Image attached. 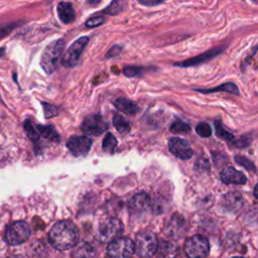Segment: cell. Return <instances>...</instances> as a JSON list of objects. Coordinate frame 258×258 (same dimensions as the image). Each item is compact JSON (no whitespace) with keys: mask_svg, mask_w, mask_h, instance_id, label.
I'll list each match as a JSON object with an SVG mask.
<instances>
[{"mask_svg":"<svg viewBox=\"0 0 258 258\" xmlns=\"http://www.w3.org/2000/svg\"><path fill=\"white\" fill-rule=\"evenodd\" d=\"M43 106V111H44V117L45 118H51L56 116L58 113L57 108L54 105L51 104H47V103H42Z\"/></svg>","mask_w":258,"mask_h":258,"instance_id":"30","label":"cell"},{"mask_svg":"<svg viewBox=\"0 0 258 258\" xmlns=\"http://www.w3.org/2000/svg\"><path fill=\"white\" fill-rule=\"evenodd\" d=\"M81 128L89 135L98 136L107 130L108 124L100 114H91L84 119Z\"/></svg>","mask_w":258,"mask_h":258,"instance_id":"9","label":"cell"},{"mask_svg":"<svg viewBox=\"0 0 258 258\" xmlns=\"http://www.w3.org/2000/svg\"><path fill=\"white\" fill-rule=\"evenodd\" d=\"M141 4H143V5H146V6H152V5H157V4H160V3H162L161 1H154V2H144V1H142V2H140Z\"/></svg>","mask_w":258,"mask_h":258,"instance_id":"35","label":"cell"},{"mask_svg":"<svg viewBox=\"0 0 258 258\" xmlns=\"http://www.w3.org/2000/svg\"><path fill=\"white\" fill-rule=\"evenodd\" d=\"M221 180L226 184H244L247 181L246 176L234 167H226L222 170Z\"/></svg>","mask_w":258,"mask_h":258,"instance_id":"14","label":"cell"},{"mask_svg":"<svg viewBox=\"0 0 258 258\" xmlns=\"http://www.w3.org/2000/svg\"><path fill=\"white\" fill-rule=\"evenodd\" d=\"M135 251V245L130 238H118L109 243L107 254L110 258H130Z\"/></svg>","mask_w":258,"mask_h":258,"instance_id":"7","label":"cell"},{"mask_svg":"<svg viewBox=\"0 0 258 258\" xmlns=\"http://www.w3.org/2000/svg\"><path fill=\"white\" fill-rule=\"evenodd\" d=\"M79 230L70 221H59L54 224L49 233L48 241L56 250H68L76 246L79 241Z\"/></svg>","mask_w":258,"mask_h":258,"instance_id":"1","label":"cell"},{"mask_svg":"<svg viewBox=\"0 0 258 258\" xmlns=\"http://www.w3.org/2000/svg\"><path fill=\"white\" fill-rule=\"evenodd\" d=\"M113 125L120 133H127L130 130V124L120 114H115L113 117Z\"/></svg>","mask_w":258,"mask_h":258,"instance_id":"20","label":"cell"},{"mask_svg":"<svg viewBox=\"0 0 258 258\" xmlns=\"http://www.w3.org/2000/svg\"><path fill=\"white\" fill-rule=\"evenodd\" d=\"M169 151L179 159H189L192 156V149L189 143L178 137H171L168 140Z\"/></svg>","mask_w":258,"mask_h":258,"instance_id":"11","label":"cell"},{"mask_svg":"<svg viewBox=\"0 0 258 258\" xmlns=\"http://www.w3.org/2000/svg\"><path fill=\"white\" fill-rule=\"evenodd\" d=\"M183 250L188 258H205L210 252V244L204 236L195 235L185 241Z\"/></svg>","mask_w":258,"mask_h":258,"instance_id":"5","label":"cell"},{"mask_svg":"<svg viewBox=\"0 0 258 258\" xmlns=\"http://www.w3.org/2000/svg\"><path fill=\"white\" fill-rule=\"evenodd\" d=\"M215 128H216V135H217L219 138H221V139H223V140H226V141H228V142L234 140V136H233L230 132H228V131L222 126V124H221L220 122H218V121L215 122Z\"/></svg>","mask_w":258,"mask_h":258,"instance_id":"24","label":"cell"},{"mask_svg":"<svg viewBox=\"0 0 258 258\" xmlns=\"http://www.w3.org/2000/svg\"><path fill=\"white\" fill-rule=\"evenodd\" d=\"M130 213L133 217L140 218L148 213L150 209V198L146 192L136 194L129 203Z\"/></svg>","mask_w":258,"mask_h":258,"instance_id":"10","label":"cell"},{"mask_svg":"<svg viewBox=\"0 0 258 258\" xmlns=\"http://www.w3.org/2000/svg\"><path fill=\"white\" fill-rule=\"evenodd\" d=\"M88 40H89V37L87 36L80 37L68 48V50L64 52L63 56L61 57V63L66 68H73L78 63L80 59V55L84 47L88 43Z\"/></svg>","mask_w":258,"mask_h":258,"instance_id":"8","label":"cell"},{"mask_svg":"<svg viewBox=\"0 0 258 258\" xmlns=\"http://www.w3.org/2000/svg\"><path fill=\"white\" fill-rule=\"evenodd\" d=\"M222 208L228 213H237L244 205L242 196L239 192H228L222 198Z\"/></svg>","mask_w":258,"mask_h":258,"instance_id":"13","label":"cell"},{"mask_svg":"<svg viewBox=\"0 0 258 258\" xmlns=\"http://www.w3.org/2000/svg\"><path fill=\"white\" fill-rule=\"evenodd\" d=\"M196 131L201 137H204V138L210 137L212 135V129H211L210 125L205 122L198 124L196 127Z\"/></svg>","mask_w":258,"mask_h":258,"instance_id":"27","label":"cell"},{"mask_svg":"<svg viewBox=\"0 0 258 258\" xmlns=\"http://www.w3.org/2000/svg\"><path fill=\"white\" fill-rule=\"evenodd\" d=\"M183 224H184V220L181 216H179V215L172 216V218L168 224V228H167L170 235H175L176 232L180 231L183 227Z\"/></svg>","mask_w":258,"mask_h":258,"instance_id":"21","label":"cell"},{"mask_svg":"<svg viewBox=\"0 0 258 258\" xmlns=\"http://www.w3.org/2000/svg\"><path fill=\"white\" fill-rule=\"evenodd\" d=\"M235 161H236L239 165L245 167L246 169L252 170V171L254 170V171H255V165L253 164V162H252L250 159H248V158H246V157H244V156H241V155H236V156H235Z\"/></svg>","mask_w":258,"mask_h":258,"instance_id":"28","label":"cell"},{"mask_svg":"<svg viewBox=\"0 0 258 258\" xmlns=\"http://www.w3.org/2000/svg\"><path fill=\"white\" fill-rule=\"evenodd\" d=\"M16 26V23H5V24H0V39L8 35L12 29Z\"/></svg>","mask_w":258,"mask_h":258,"instance_id":"31","label":"cell"},{"mask_svg":"<svg viewBox=\"0 0 258 258\" xmlns=\"http://www.w3.org/2000/svg\"><path fill=\"white\" fill-rule=\"evenodd\" d=\"M24 129H25V132H26L27 136H28L32 141L36 142V141L38 140V138H39L38 131L32 126V124H31L28 120H26V121L24 122Z\"/></svg>","mask_w":258,"mask_h":258,"instance_id":"26","label":"cell"},{"mask_svg":"<svg viewBox=\"0 0 258 258\" xmlns=\"http://www.w3.org/2000/svg\"><path fill=\"white\" fill-rule=\"evenodd\" d=\"M57 14L59 19L68 24L75 20L76 17V11L74 6L69 2H60L57 6Z\"/></svg>","mask_w":258,"mask_h":258,"instance_id":"15","label":"cell"},{"mask_svg":"<svg viewBox=\"0 0 258 258\" xmlns=\"http://www.w3.org/2000/svg\"><path fill=\"white\" fill-rule=\"evenodd\" d=\"M170 131L173 133H187L190 131V126L183 121L176 120L170 125Z\"/></svg>","mask_w":258,"mask_h":258,"instance_id":"25","label":"cell"},{"mask_svg":"<svg viewBox=\"0 0 258 258\" xmlns=\"http://www.w3.org/2000/svg\"><path fill=\"white\" fill-rule=\"evenodd\" d=\"M233 258H243V257H233Z\"/></svg>","mask_w":258,"mask_h":258,"instance_id":"38","label":"cell"},{"mask_svg":"<svg viewBox=\"0 0 258 258\" xmlns=\"http://www.w3.org/2000/svg\"><path fill=\"white\" fill-rule=\"evenodd\" d=\"M105 22V18L102 16H94L91 17L90 19H88L86 21V25L88 27H95V26H99L101 24H103Z\"/></svg>","mask_w":258,"mask_h":258,"instance_id":"32","label":"cell"},{"mask_svg":"<svg viewBox=\"0 0 258 258\" xmlns=\"http://www.w3.org/2000/svg\"><path fill=\"white\" fill-rule=\"evenodd\" d=\"M63 49H64L63 39L53 40L45 47V49L41 54L40 66L46 74L50 75L55 71L57 67V62L63 52Z\"/></svg>","mask_w":258,"mask_h":258,"instance_id":"2","label":"cell"},{"mask_svg":"<svg viewBox=\"0 0 258 258\" xmlns=\"http://www.w3.org/2000/svg\"><path fill=\"white\" fill-rule=\"evenodd\" d=\"M157 254L161 257V258H173L174 257V247L167 242H162L161 245L158 248V252Z\"/></svg>","mask_w":258,"mask_h":258,"instance_id":"23","label":"cell"},{"mask_svg":"<svg viewBox=\"0 0 258 258\" xmlns=\"http://www.w3.org/2000/svg\"><path fill=\"white\" fill-rule=\"evenodd\" d=\"M30 236V228L23 221L15 222L8 226L5 232V241L11 246L19 245L28 240Z\"/></svg>","mask_w":258,"mask_h":258,"instance_id":"6","label":"cell"},{"mask_svg":"<svg viewBox=\"0 0 258 258\" xmlns=\"http://www.w3.org/2000/svg\"><path fill=\"white\" fill-rule=\"evenodd\" d=\"M158 248L156 235L151 231L140 233L136 238L135 251L141 258H148L155 254Z\"/></svg>","mask_w":258,"mask_h":258,"instance_id":"3","label":"cell"},{"mask_svg":"<svg viewBox=\"0 0 258 258\" xmlns=\"http://www.w3.org/2000/svg\"><path fill=\"white\" fill-rule=\"evenodd\" d=\"M92 143V139L88 136H73L69 139L67 147L74 156H82L90 151Z\"/></svg>","mask_w":258,"mask_h":258,"instance_id":"12","label":"cell"},{"mask_svg":"<svg viewBox=\"0 0 258 258\" xmlns=\"http://www.w3.org/2000/svg\"><path fill=\"white\" fill-rule=\"evenodd\" d=\"M114 105H115V107H116L119 111L124 112V113H126V114H128V115H134V114H136L137 111H138L137 105H136L133 101H131V100L125 98V97H119V98H117V99L114 101Z\"/></svg>","mask_w":258,"mask_h":258,"instance_id":"16","label":"cell"},{"mask_svg":"<svg viewBox=\"0 0 258 258\" xmlns=\"http://www.w3.org/2000/svg\"><path fill=\"white\" fill-rule=\"evenodd\" d=\"M117 139L116 137L112 134V133H107L105 138L103 139V150L106 151V152H109V153H112L116 146H117Z\"/></svg>","mask_w":258,"mask_h":258,"instance_id":"22","label":"cell"},{"mask_svg":"<svg viewBox=\"0 0 258 258\" xmlns=\"http://www.w3.org/2000/svg\"><path fill=\"white\" fill-rule=\"evenodd\" d=\"M13 258H21V257H19V256H15V257H13Z\"/></svg>","mask_w":258,"mask_h":258,"instance_id":"37","label":"cell"},{"mask_svg":"<svg viewBox=\"0 0 258 258\" xmlns=\"http://www.w3.org/2000/svg\"><path fill=\"white\" fill-rule=\"evenodd\" d=\"M220 51H221V49H213V50H210V51H208V52H206L204 54H201L199 56L192 57L190 59H186L184 61L174 63V66H178V67H191V66H196L198 63H202V62H205V61L209 60L210 58H212L216 54H218Z\"/></svg>","mask_w":258,"mask_h":258,"instance_id":"17","label":"cell"},{"mask_svg":"<svg viewBox=\"0 0 258 258\" xmlns=\"http://www.w3.org/2000/svg\"><path fill=\"white\" fill-rule=\"evenodd\" d=\"M80 258H91L94 255V251L92 247L88 244H83L79 249L78 252Z\"/></svg>","mask_w":258,"mask_h":258,"instance_id":"29","label":"cell"},{"mask_svg":"<svg viewBox=\"0 0 258 258\" xmlns=\"http://www.w3.org/2000/svg\"><path fill=\"white\" fill-rule=\"evenodd\" d=\"M123 73L126 77L132 78V77H136L141 73V69L137 68V67H126L123 70Z\"/></svg>","mask_w":258,"mask_h":258,"instance_id":"33","label":"cell"},{"mask_svg":"<svg viewBox=\"0 0 258 258\" xmlns=\"http://www.w3.org/2000/svg\"><path fill=\"white\" fill-rule=\"evenodd\" d=\"M254 196H255L256 199H258V183L256 184V186L254 188Z\"/></svg>","mask_w":258,"mask_h":258,"instance_id":"36","label":"cell"},{"mask_svg":"<svg viewBox=\"0 0 258 258\" xmlns=\"http://www.w3.org/2000/svg\"><path fill=\"white\" fill-rule=\"evenodd\" d=\"M201 93H215V92H228L233 95H239V90L238 87L234 83H225L219 87L210 89V90H199Z\"/></svg>","mask_w":258,"mask_h":258,"instance_id":"19","label":"cell"},{"mask_svg":"<svg viewBox=\"0 0 258 258\" xmlns=\"http://www.w3.org/2000/svg\"><path fill=\"white\" fill-rule=\"evenodd\" d=\"M38 133L52 142H59V135L52 125H37Z\"/></svg>","mask_w":258,"mask_h":258,"instance_id":"18","label":"cell"},{"mask_svg":"<svg viewBox=\"0 0 258 258\" xmlns=\"http://www.w3.org/2000/svg\"><path fill=\"white\" fill-rule=\"evenodd\" d=\"M121 51V46H113L107 53V57H112V56H116L117 54H119Z\"/></svg>","mask_w":258,"mask_h":258,"instance_id":"34","label":"cell"},{"mask_svg":"<svg viewBox=\"0 0 258 258\" xmlns=\"http://www.w3.org/2000/svg\"><path fill=\"white\" fill-rule=\"evenodd\" d=\"M123 233L122 223L115 218L103 221L98 229L97 238L103 243H111L118 239Z\"/></svg>","mask_w":258,"mask_h":258,"instance_id":"4","label":"cell"}]
</instances>
